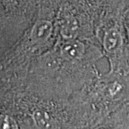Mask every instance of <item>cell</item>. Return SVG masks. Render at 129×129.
I'll use <instances>...</instances> for the list:
<instances>
[{"mask_svg": "<svg viewBox=\"0 0 129 129\" xmlns=\"http://www.w3.org/2000/svg\"><path fill=\"white\" fill-rule=\"evenodd\" d=\"M102 57L95 40H58L32 62L25 87L41 96L68 100L100 74L96 63Z\"/></svg>", "mask_w": 129, "mask_h": 129, "instance_id": "obj_1", "label": "cell"}, {"mask_svg": "<svg viewBox=\"0 0 129 129\" xmlns=\"http://www.w3.org/2000/svg\"><path fill=\"white\" fill-rule=\"evenodd\" d=\"M1 128H75L70 100L41 96L25 83L0 82Z\"/></svg>", "mask_w": 129, "mask_h": 129, "instance_id": "obj_2", "label": "cell"}, {"mask_svg": "<svg viewBox=\"0 0 129 129\" xmlns=\"http://www.w3.org/2000/svg\"><path fill=\"white\" fill-rule=\"evenodd\" d=\"M75 128H102L108 118L129 106V71L99 74L69 98Z\"/></svg>", "mask_w": 129, "mask_h": 129, "instance_id": "obj_4", "label": "cell"}, {"mask_svg": "<svg viewBox=\"0 0 129 129\" xmlns=\"http://www.w3.org/2000/svg\"><path fill=\"white\" fill-rule=\"evenodd\" d=\"M86 12L93 20L95 26L108 15L123 12L129 0H71Z\"/></svg>", "mask_w": 129, "mask_h": 129, "instance_id": "obj_8", "label": "cell"}, {"mask_svg": "<svg viewBox=\"0 0 129 129\" xmlns=\"http://www.w3.org/2000/svg\"><path fill=\"white\" fill-rule=\"evenodd\" d=\"M122 19H123V24H124V28L126 30V34H127V36L128 43H129V4H127V6L126 7L124 11H123Z\"/></svg>", "mask_w": 129, "mask_h": 129, "instance_id": "obj_9", "label": "cell"}, {"mask_svg": "<svg viewBox=\"0 0 129 129\" xmlns=\"http://www.w3.org/2000/svg\"><path fill=\"white\" fill-rule=\"evenodd\" d=\"M123 12L105 17L95 26V35L110 71H129V43L122 19Z\"/></svg>", "mask_w": 129, "mask_h": 129, "instance_id": "obj_5", "label": "cell"}, {"mask_svg": "<svg viewBox=\"0 0 129 129\" xmlns=\"http://www.w3.org/2000/svg\"><path fill=\"white\" fill-rule=\"evenodd\" d=\"M39 0H0V51L4 54L29 26Z\"/></svg>", "mask_w": 129, "mask_h": 129, "instance_id": "obj_6", "label": "cell"}, {"mask_svg": "<svg viewBox=\"0 0 129 129\" xmlns=\"http://www.w3.org/2000/svg\"><path fill=\"white\" fill-rule=\"evenodd\" d=\"M62 0H39L36 14L20 37L1 55L0 81H26L34 60L58 40L57 13Z\"/></svg>", "mask_w": 129, "mask_h": 129, "instance_id": "obj_3", "label": "cell"}, {"mask_svg": "<svg viewBox=\"0 0 129 129\" xmlns=\"http://www.w3.org/2000/svg\"><path fill=\"white\" fill-rule=\"evenodd\" d=\"M127 117H128V120H129V106H128V110H127Z\"/></svg>", "mask_w": 129, "mask_h": 129, "instance_id": "obj_10", "label": "cell"}, {"mask_svg": "<svg viewBox=\"0 0 129 129\" xmlns=\"http://www.w3.org/2000/svg\"><path fill=\"white\" fill-rule=\"evenodd\" d=\"M56 20L58 40L81 39L96 41L93 20L71 0H62Z\"/></svg>", "mask_w": 129, "mask_h": 129, "instance_id": "obj_7", "label": "cell"}]
</instances>
